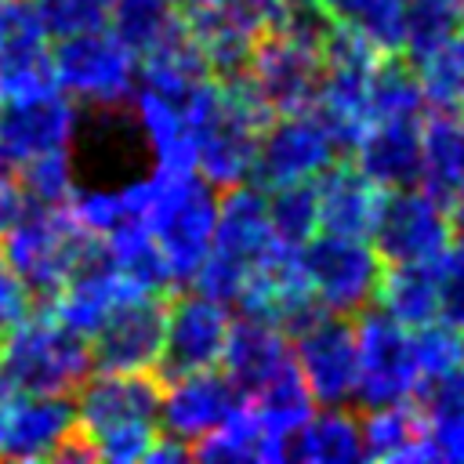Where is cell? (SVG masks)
<instances>
[{"mask_svg": "<svg viewBox=\"0 0 464 464\" xmlns=\"http://www.w3.org/2000/svg\"><path fill=\"white\" fill-rule=\"evenodd\" d=\"M134 294H141V290H134V286L120 276V268L109 261V254L102 250V254L91 257L80 272H72V276L62 283V290L51 294V312H54L65 326H72L76 334L91 337V334L109 319V312L120 308V304H123L127 297H134Z\"/></svg>", "mask_w": 464, "mask_h": 464, "instance_id": "obj_25", "label": "cell"}, {"mask_svg": "<svg viewBox=\"0 0 464 464\" xmlns=\"http://www.w3.org/2000/svg\"><path fill=\"white\" fill-rule=\"evenodd\" d=\"M196 98V94H192ZM192 98L160 94L138 87L130 98V127L152 167L163 170H196V123Z\"/></svg>", "mask_w": 464, "mask_h": 464, "instance_id": "obj_21", "label": "cell"}, {"mask_svg": "<svg viewBox=\"0 0 464 464\" xmlns=\"http://www.w3.org/2000/svg\"><path fill=\"white\" fill-rule=\"evenodd\" d=\"M337 160H344V145L315 105L297 112H279L268 120L261 134L250 181H257L261 188L301 185V181H315Z\"/></svg>", "mask_w": 464, "mask_h": 464, "instance_id": "obj_11", "label": "cell"}, {"mask_svg": "<svg viewBox=\"0 0 464 464\" xmlns=\"http://www.w3.org/2000/svg\"><path fill=\"white\" fill-rule=\"evenodd\" d=\"M160 373H116L91 370V377L76 388V424L80 439L91 446L94 460L109 464H138L149 457L160 439Z\"/></svg>", "mask_w": 464, "mask_h": 464, "instance_id": "obj_1", "label": "cell"}, {"mask_svg": "<svg viewBox=\"0 0 464 464\" xmlns=\"http://www.w3.org/2000/svg\"><path fill=\"white\" fill-rule=\"evenodd\" d=\"M105 250V236L91 232L69 207L25 203L4 228L0 257L25 279L36 297H51L62 283Z\"/></svg>", "mask_w": 464, "mask_h": 464, "instance_id": "obj_5", "label": "cell"}, {"mask_svg": "<svg viewBox=\"0 0 464 464\" xmlns=\"http://www.w3.org/2000/svg\"><path fill=\"white\" fill-rule=\"evenodd\" d=\"M323 18L384 54H402L406 44V0H319Z\"/></svg>", "mask_w": 464, "mask_h": 464, "instance_id": "obj_32", "label": "cell"}, {"mask_svg": "<svg viewBox=\"0 0 464 464\" xmlns=\"http://www.w3.org/2000/svg\"><path fill=\"white\" fill-rule=\"evenodd\" d=\"M0 4H4V0H0Z\"/></svg>", "mask_w": 464, "mask_h": 464, "instance_id": "obj_51", "label": "cell"}, {"mask_svg": "<svg viewBox=\"0 0 464 464\" xmlns=\"http://www.w3.org/2000/svg\"><path fill=\"white\" fill-rule=\"evenodd\" d=\"M373 304L406 326H424L439 319L442 315L439 265H384Z\"/></svg>", "mask_w": 464, "mask_h": 464, "instance_id": "obj_30", "label": "cell"}, {"mask_svg": "<svg viewBox=\"0 0 464 464\" xmlns=\"http://www.w3.org/2000/svg\"><path fill=\"white\" fill-rule=\"evenodd\" d=\"M439 286H442V319L464 326V257L453 250L439 261Z\"/></svg>", "mask_w": 464, "mask_h": 464, "instance_id": "obj_43", "label": "cell"}, {"mask_svg": "<svg viewBox=\"0 0 464 464\" xmlns=\"http://www.w3.org/2000/svg\"><path fill=\"white\" fill-rule=\"evenodd\" d=\"M232 304L210 297L196 286H181L167 294V323H163V355L160 377H178L192 370H210L221 362L228 330H232Z\"/></svg>", "mask_w": 464, "mask_h": 464, "instance_id": "obj_13", "label": "cell"}, {"mask_svg": "<svg viewBox=\"0 0 464 464\" xmlns=\"http://www.w3.org/2000/svg\"><path fill=\"white\" fill-rule=\"evenodd\" d=\"M246 402L257 410V417L265 420V428L276 431V435L286 439V442L294 439V431H297V428L315 413V406H319L294 362H290L283 373H276L261 392H254Z\"/></svg>", "mask_w": 464, "mask_h": 464, "instance_id": "obj_35", "label": "cell"}, {"mask_svg": "<svg viewBox=\"0 0 464 464\" xmlns=\"http://www.w3.org/2000/svg\"><path fill=\"white\" fill-rule=\"evenodd\" d=\"M181 460H192V446L167 431H160V439L152 442V450L145 457V464H181Z\"/></svg>", "mask_w": 464, "mask_h": 464, "instance_id": "obj_45", "label": "cell"}, {"mask_svg": "<svg viewBox=\"0 0 464 464\" xmlns=\"http://www.w3.org/2000/svg\"><path fill=\"white\" fill-rule=\"evenodd\" d=\"M25 203H29V199H25V188H22V181H18V170L0 160V236H4V228L25 210Z\"/></svg>", "mask_w": 464, "mask_h": 464, "instance_id": "obj_44", "label": "cell"}, {"mask_svg": "<svg viewBox=\"0 0 464 464\" xmlns=\"http://www.w3.org/2000/svg\"><path fill=\"white\" fill-rule=\"evenodd\" d=\"M359 417H362L366 460H384V464L435 460L431 442H428V428H424V413H420L417 399L366 406Z\"/></svg>", "mask_w": 464, "mask_h": 464, "instance_id": "obj_26", "label": "cell"}, {"mask_svg": "<svg viewBox=\"0 0 464 464\" xmlns=\"http://www.w3.org/2000/svg\"><path fill=\"white\" fill-rule=\"evenodd\" d=\"M243 395L236 384L221 373V366L192 370L178 377H163V399H160V428L188 446L207 439L236 406Z\"/></svg>", "mask_w": 464, "mask_h": 464, "instance_id": "obj_19", "label": "cell"}, {"mask_svg": "<svg viewBox=\"0 0 464 464\" xmlns=\"http://www.w3.org/2000/svg\"><path fill=\"white\" fill-rule=\"evenodd\" d=\"M163 323H167V297H160V294H134V297H127L87 337L91 341L94 370L160 373Z\"/></svg>", "mask_w": 464, "mask_h": 464, "instance_id": "obj_17", "label": "cell"}, {"mask_svg": "<svg viewBox=\"0 0 464 464\" xmlns=\"http://www.w3.org/2000/svg\"><path fill=\"white\" fill-rule=\"evenodd\" d=\"M428 109H464V22L431 54L413 62Z\"/></svg>", "mask_w": 464, "mask_h": 464, "instance_id": "obj_36", "label": "cell"}, {"mask_svg": "<svg viewBox=\"0 0 464 464\" xmlns=\"http://www.w3.org/2000/svg\"><path fill=\"white\" fill-rule=\"evenodd\" d=\"M80 435L76 424V402L72 395H25L18 392L7 439H4V457L18 464H36V460H58L65 446Z\"/></svg>", "mask_w": 464, "mask_h": 464, "instance_id": "obj_22", "label": "cell"}, {"mask_svg": "<svg viewBox=\"0 0 464 464\" xmlns=\"http://www.w3.org/2000/svg\"><path fill=\"white\" fill-rule=\"evenodd\" d=\"M221 188H214L199 170H145V199H141V225L156 239L174 290L192 286L218 228Z\"/></svg>", "mask_w": 464, "mask_h": 464, "instance_id": "obj_3", "label": "cell"}, {"mask_svg": "<svg viewBox=\"0 0 464 464\" xmlns=\"http://www.w3.org/2000/svg\"><path fill=\"white\" fill-rule=\"evenodd\" d=\"M413 344H417V362H420L424 384L464 366V326H457L442 315L424 326H413Z\"/></svg>", "mask_w": 464, "mask_h": 464, "instance_id": "obj_40", "label": "cell"}, {"mask_svg": "<svg viewBox=\"0 0 464 464\" xmlns=\"http://www.w3.org/2000/svg\"><path fill=\"white\" fill-rule=\"evenodd\" d=\"M51 29L36 0L0 4V98H25L58 87L51 65Z\"/></svg>", "mask_w": 464, "mask_h": 464, "instance_id": "obj_18", "label": "cell"}, {"mask_svg": "<svg viewBox=\"0 0 464 464\" xmlns=\"http://www.w3.org/2000/svg\"><path fill=\"white\" fill-rule=\"evenodd\" d=\"M18 170V181L25 188V199L29 203H51V207H65L80 185V174H76V149H54V152H44Z\"/></svg>", "mask_w": 464, "mask_h": 464, "instance_id": "obj_37", "label": "cell"}, {"mask_svg": "<svg viewBox=\"0 0 464 464\" xmlns=\"http://www.w3.org/2000/svg\"><path fill=\"white\" fill-rule=\"evenodd\" d=\"M460 22L464 18H460V11L450 0H406V44H402V58L406 62H420L439 44H446L457 33Z\"/></svg>", "mask_w": 464, "mask_h": 464, "instance_id": "obj_39", "label": "cell"}, {"mask_svg": "<svg viewBox=\"0 0 464 464\" xmlns=\"http://www.w3.org/2000/svg\"><path fill=\"white\" fill-rule=\"evenodd\" d=\"M286 460L301 464H355L366 460L362 417L352 406H315V413L294 431Z\"/></svg>", "mask_w": 464, "mask_h": 464, "instance_id": "obj_29", "label": "cell"}, {"mask_svg": "<svg viewBox=\"0 0 464 464\" xmlns=\"http://www.w3.org/2000/svg\"><path fill=\"white\" fill-rule=\"evenodd\" d=\"M326 29L330 22L319 7H290L286 18L268 29L250 51L243 72L261 94V102L272 109V116L315 105L326 69Z\"/></svg>", "mask_w": 464, "mask_h": 464, "instance_id": "obj_4", "label": "cell"}, {"mask_svg": "<svg viewBox=\"0 0 464 464\" xmlns=\"http://www.w3.org/2000/svg\"><path fill=\"white\" fill-rule=\"evenodd\" d=\"M388 188H381L370 174H362L348 156L326 167L315 178V199H319V232H341V236H362L370 239L381 218Z\"/></svg>", "mask_w": 464, "mask_h": 464, "instance_id": "obj_24", "label": "cell"}, {"mask_svg": "<svg viewBox=\"0 0 464 464\" xmlns=\"http://www.w3.org/2000/svg\"><path fill=\"white\" fill-rule=\"evenodd\" d=\"M91 370V341L51 308L29 312L0 341V377L25 395H76Z\"/></svg>", "mask_w": 464, "mask_h": 464, "instance_id": "obj_7", "label": "cell"}, {"mask_svg": "<svg viewBox=\"0 0 464 464\" xmlns=\"http://www.w3.org/2000/svg\"><path fill=\"white\" fill-rule=\"evenodd\" d=\"M51 65L54 83L80 109H94L102 116L127 112L141 76L138 54L109 25L58 36L51 44Z\"/></svg>", "mask_w": 464, "mask_h": 464, "instance_id": "obj_8", "label": "cell"}, {"mask_svg": "<svg viewBox=\"0 0 464 464\" xmlns=\"http://www.w3.org/2000/svg\"><path fill=\"white\" fill-rule=\"evenodd\" d=\"M141 199H145V174L123 178V181H105V185H76L72 199L65 203L91 232L109 236L127 221L141 218Z\"/></svg>", "mask_w": 464, "mask_h": 464, "instance_id": "obj_34", "label": "cell"}, {"mask_svg": "<svg viewBox=\"0 0 464 464\" xmlns=\"http://www.w3.org/2000/svg\"><path fill=\"white\" fill-rule=\"evenodd\" d=\"M286 243L272 228L268 214V192L257 181H243L221 192V210H218V228L210 254L196 276V290L221 297L236 304L243 286L257 268H265Z\"/></svg>", "mask_w": 464, "mask_h": 464, "instance_id": "obj_6", "label": "cell"}, {"mask_svg": "<svg viewBox=\"0 0 464 464\" xmlns=\"http://www.w3.org/2000/svg\"><path fill=\"white\" fill-rule=\"evenodd\" d=\"M268 192V214L272 228L286 246H304L319 232V199H315V181L301 185H279L265 188Z\"/></svg>", "mask_w": 464, "mask_h": 464, "instance_id": "obj_38", "label": "cell"}, {"mask_svg": "<svg viewBox=\"0 0 464 464\" xmlns=\"http://www.w3.org/2000/svg\"><path fill=\"white\" fill-rule=\"evenodd\" d=\"M294 366L319 406H355L359 395V344L352 315L323 312L290 337Z\"/></svg>", "mask_w": 464, "mask_h": 464, "instance_id": "obj_14", "label": "cell"}, {"mask_svg": "<svg viewBox=\"0 0 464 464\" xmlns=\"http://www.w3.org/2000/svg\"><path fill=\"white\" fill-rule=\"evenodd\" d=\"M294 362V344L290 334L261 315H246L239 312L232 319L225 352H221V373L236 384V392L243 399H250L254 392H261L276 373H283Z\"/></svg>", "mask_w": 464, "mask_h": 464, "instance_id": "obj_23", "label": "cell"}, {"mask_svg": "<svg viewBox=\"0 0 464 464\" xmlns=\"http://www.w3.org/2000/svg\"><path fill=\"white\" fill-rule=\"evenodd\" d=\"M33 297L36 294L25 286V279L0 257V341L33 312Z\"/></svg>", "mask_w": 464, "mask_h": 464, "instance_id": "obj_42", "label": "cell"}, {"mask_svg": "<svg viewBox=\"0 0 464 464\" xmlns=\"http://www.w3.org/2000/svg\"><path fill=\"white\" fill-rule=\"evenodd\" d=\"M286 4H290V7H315L319 0H286Z\"/></svg>", "mask_w": 464, "mask_h": 464, "instance_id": "obj_49", "label": "cell"}, {"mask_svg": "<svg viewBox=\"0 0 464 464\" xmlns=\"http://www.w3.org/2000/svg\"><path fill=\"white\" fill-rule=\"evenodd\" d=\"M420 156L424 116H377L348 149V160L388 192L420 185Z\"/></svg>", "mask_w": 464, "mask_h": 464, "instance_id": "obj_20", "label": "cell"}, {"mask_svg": "<svg viewBox=\"0 0 464 464\" xmlns=\"http://www.w3.org/2000/svg\"><path fill=\"white\" fill-rule=\"evenodd\" d=\"M453 254L464 257V203L453 207Z\"/></svg>", "mask_w": 464, "mask_h": 464, "instance_id": "obj_47", "label": "cell"}, {"mask_svg": "<svg viewBox=\"0 0 464 464\" xmlns=\"http://www.w3.org/2000/svg\"><path fill=\"white\" fill-rule=\"evenodd\" d=\"M355 323V344H359V395L355 406H384V402H402L417 399L424 388L420 362H417V344H413V326L399 323L384 308L370 304Z\"/></svg>", "mask_w": 464, "mask_h": 464, "instance_id": "obj_10", "label": "cell"}, {"mask_svg": "<svg viewBox=\"0 0 464 464\" xmlns=\"http://www.w3.org/2000/svg\"><path fill=\"white\" fill-rule=\"evenodd\" d=\"M370 239L384 265H439L453 250V207L424 185L395 188L384 196Z\"/></svg>", "mask_w": 464, "mask_h": 464, "instance_id": "obj_12", "label": "cell"}, {"mask_svg": "<svg viewBox=\"0 0 464 464\" xmlns=\"http://www.w3.org/2000/svg\"><path fill=\"white\" fill-rule=\"evenodd\" d=\"M420 185L446 207L464 203V109H431L424 116Z\"/></svg>", "mask_w": 464, "mask_h": 464, "instance_id": "obj_28", "label": "cell"}, {"mask_svg": "<svg viewBox=\"0 0 464 464\" xmlns=\"http://www.w3.org/2000/svg\"><path fill=\"white\" fill-rule=\"evenodd\" d=\"M83 109L62 91L0 98V160L22 167L54 149H76Z\"/></svg>", "mask_w": 464, "mask_h": 464, "instance_id": "obj_16", "label": "cell"}, {"mask_svg": "<svg viewBox=\"0 0 464 464\" xmlns=\"http://www.w3.org/2000/svg\"><path fill=\"white\" fill-rule=\"evenodd\" d=\"M18 392L0 377V457H4V439H7V424H11V410H14Z\"/></svg>", "mask_w": 464, "mask_h": 464, "instance_id": "obj_46", "label": "cell"}, {"mask_svg": "<svg viewBox=\"0 0 464 464\" xmlns=\"http://www.w3.org/2000/svg\"><path fill=\"white\" fill-rule=\"evenodd\" d=\"M450 4H453V7L460 11V18H464V0H450Z\"/></svg>", "mask_w": 464, "mask_h": 464, "instance_id": "obj_50", "label": "cell"}, {"mask_svg": "<svg viewBox=\"0 0 464 464\" xmlns=\"http://www.w3.org/2000/svg\"><path fill=\"white\" fill-rule=\"evenodd\" d=\"M286 0H214L185 14L196 47L203 51L214 76H232L246 69L257 40L286 18Z\"/></svg>", "mask_w": 464, "mask_h": 464, "instance_id": "obj_15", "label": "cell"}, {"mask_svg": "<svg viewBox=\"0 0 464 464\" xmlns=\"http://www.w3.org/2000/svg\"><path fill=\"white\" fill-rule=\"evenodd\" d=\"M286 453L290 442L268 431L246 399L207 439L192 446V460H207V464H279L286 460Z\"/></svg>", "mask_w": 464, "mask_h": 464, "instance_id": "obj_27", "label": "cell"}, {"mask_svg": "<svg viewBox=\"0 0 464 464\" xmlns=\"http://www.w3.org/2000/svg\"><path fill=\"white\" fill-rule=\"evenodd\" d=\"M105 25L138 54V62L188 33L185 14L170 0H112Z\"/></svg>", "mask_w": 464, "mask_h": 464, "instance_id": "obj_31", "label": "cell"}, {"mask_svg": "<svg viewBox=\"0 0 464 464\" xmlns=\"http://www.w3.org/2000/svg\"><path fill=\"white\" fill-rule=\"evenodd\" d=\"M268 120L272 109L261 102L246 72L210 76L192 98L196 170L221 192L250 181Z\"/></svg>", "mask_w": 464, "mask_h": 464, "instance_id": "obj_2", "label": "cell"}, {"mask_svg": "<svg viewBox=\"0 0 464 464\" xmlns=\"http://www.w3.org/2000/svg\"><path fill=\"white\" fill-rule=\"evenodd\" d=\"M44 25L51 29V36H72V33H87V29H102L109 22V7L112 0H36Z\"/></svg>", "mask_w": 464, "mask_h": 464, "instance_id": "obj_41", "label": "cell"}, {"mask_svg": "<svg viewBox=\"0 0 464 464\" xmlns=\"http://www.w3.org/2000/svg\"><path fill=\"white\" fill-rule=\"evenodd\" d=\"M181 14H192V11H199V7H207V4H214V0H170Z\"/></svg>", "mask_w": 464, "mask_h": 464, "instance_id": "obj_48", "label": "cell"}, {"mask_svg": "<svg viewBox=\"0 0 464 464\" xmlns=\"http://www.w3.org/2000/svg\"><path fill=\"white\" fill-rule=\"evenodd\" d=\"M301 272H304L308 290L323 312L359 315L377 297L384 257L377 254L373 239L315 232L301 246Z\"/></svg>", "mask_w": 464, "mask_h": 464, "instance_id": "obj_9", "label": "cell"}, {"mask_svg": "<svg viewBox=\"0 0 464 464\" xmlns=\"http://www.w3.org/2000/svg\"><path fill=\"white\" fill-rule=\"evenodd\" d=\"M417 402L435 460L464 464V366L424 384Z\"/></svg>", "mask_w": 464, "mask_h": 464, "instance_id": "obj_33", "label": "cell"}]
</instances>
